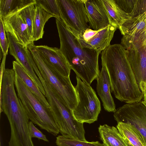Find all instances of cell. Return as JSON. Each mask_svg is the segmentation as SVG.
Here are the masks:
<instances>
[{"label":"cell","mask_w":146,"mask_h":146,"mask_svg":"<svg viewBox=\"0 0 146 146\" xmlns=\"http://www.w3.org/2000/svg\"><path fill=\"white\" fill-rule=\"evenodd\" d=\"M117 29L110 25L98 30L89 28L80 35H74L82 47L102 51L110 45Z\"/></svg>","instance_id":"30bf717a"},{"label":"cell","mask_w":146,"mask_h":146,"mask_svg":"<svg viewBox=\"0 0 146 146\" xmlns=\"http://www.w3.org/2000/svg\"><path fill=\"white\" fill-rule=\"evenodd\" d=\"M35 14L33 25V41L42 38L44 25L48 19L54 16L49 13L39 5L35 3Z\"/></svg>","instance_id":"ffe728a7"},{"label":"cell","mask_w":146,"mask_h":146,"mask_svg":"<svg viewBox=\"0 0 146 146\" xmlns=\"http://www.w3.org/2000/svg\"><path fill=\"white\" fill-rule=\"evenodd\" d=\"M119 7L132 17L146 12V0H115Z\"/></svg>","instance_id":"603a6c76"},{"label":"cell","mask_w":146,"mask_h":146,"mask_svg":"<svg viewBox=\"0 0 146 146\" xmlns=\"http://www.w3.org/2000/svg\"><path fill=\"white\" fill-rule=\"evenodd\" d=\"M14 84L17 96L29 119L54 136L60 133L50 110L46 108L15 73Z\"/></svg>","instance_id":"5b68a950"},{"label":"cell","mask_w":146,"mask_h":146,"mask_svg":"<svg viewBox=\"0 0 146 146\" xmlns=\"http://www.w3.org/2000/svg\"><path fill=\"white\" fill-rule=\"evenodd\" d=\"M2 19L5 32L9 33L18 43L27 47L34 43L26 23L18 13L8 16Z\"/></svg>","instance_id":"4fadbf2b"},{"label":"cell","mask_w":146,"mask_h":146,"mask_svg":"<svg viewBox=\"0 0 146 146\" xmlns=\"http://www.w3.org/2000/svg\"><path fill=\"white\" fill-rule=\"evenodd\" d=\"M34 3L35 0H0V17L3 19Z\"/></svg>","instance_id":"7402d4cb"},{"label":"cell","mask_w":146,"mask_h":146,"mask_svg":"<svg viewBox=\"0 0 146 146\" xmlns=\"http://www.w3.org/2000/svg\"><path fill=\"white\" fill-rule=\"evenodd\" d=\"M28 128L30 136L31 138H36L46 142H49L46 136L37 128L31 121L28 123Z\"/></svg>","instance_id":"83f0119b"},{"label":"cell","mask_w":146,"mask_h":146,"mask_svg":"<svg viewBox=\"0 0 146 146\" xmlns=\"http://www.w3.org/2000/svg\"><path fill=\"white\" fill-rule=\"evenodd\" d=\"M13 67L15 74L21 79L31 92L46 108L49 110L50 107L46 98L21 66L16 60L13 61Z\"/></svg>","instance_id":"e0dca14e"},{"label":"cell","mask_w":146,"mask_h":146,"mask_svg":"<svg viewBox=\"0 0 146 146\" xmlns=\"http://www.w3.org/2000/svg\"><path fill=\"white\" fill-rule=\"evenodd\" d=\"M76 80L77 84L75 88L78 104L72 110L73 115L80 123H93L97 120L101 111L100 102L90 85L77 76Z\"/></svg>","instance_id":"8992f818"},{"label":"cell","mask_w":146,"mask_h":146,"mask_svg":"<svg viewBox=\"0 0 146 146\" xmlns=\"http://www.w3.org/2000/svg\"><path fill=\"white\" fill-rule=\"evenodd\" d=\"M142 101V102L145 105V106H146V102H144V101Z\"/></svg>","instance_id":"4dcf8cb0"},{"label":"cell","mask_w":146,"mask_h":146,"mask_svg":"<svg viewBox=\"0 0 146 146\" xmlns=\"http://www.w3.org/2000/svg\"><path fill=\"white\" fill-rule=\"evenodd\" d=\"M60 40L59 49L76 76L90 85L100 71L98 58L102 51L82 47L60 19L56 18Z\"/></svg>","instance_id":"7a4b0ae2"},{"label":"cell","mask_w":146,"mask_h":146,"mask_svg":"<svg viewBox=\"0 0 146 146\" xmlns=\"http://www.w3.org/2000/svg\"><path fill=\"white\" fill-rule=\"evenodd\" d=\"M119 29L125 50L140 47L146 41V12L127 19Z\"/></svg>","instance_id":"ba28073f"},{"label":"cell","mask_w":146,"mask_h":146,"mask_svg":"<svg viewBox=\"0 0 146 146\" xmlns=\"http://www.w3.org/2000/svg\"><path fill=\"white\" fill-rule=\"evenodd\" d=\"M90 28L98 30L111 25L102 0H84Z\"/></svg>","instance_id":"9a60e30c"},{"label":"cell","mask_w":146,"mask_h":146,"mask_svg":"<svg viewBox=\"0 0 146 146\" xmlns=\"http://www.w3.org/2000/svg\"><path fill=\"white\" fill-rule=\"evenodd\" d=\"M114 119L133 125L139 131L146 143V106L142 101L126 104L116 110Z\"/></svg>","instance_id":"9c48e42d"},{"label":"cell","mask_w":146,"mask_h":146,"mask_svg":"<svg viewBox=\"0 0 146 146\" xmlns=\"http://www.w3.org/2000/svg\"><path fill=\"white\" fill-rule=\"evenodd\" d=\"M100 138L105 146H127L117 128L107 124L98 128Z\"/></svg>","instance_id":"ac0fdd59"},{"label":"cell","mask_w":146,"mask_h":146,"mask_svg":"<svg viewBox=\"0 0 146 146\" xmlns=\"http://www.w3.org/2000/svg\"><path fill=\"white\" fill-rule=\"evenodd\" d=\"M37 4L55 18L60 19V14L57 0H35Z\"/></svg>","instance_id":"484cf974"},{"label":"cell","mask_w":146,"mask_h":146,"mask_svg":"<svg viewBox=\"0 0 146 146\" xmlns=\"http://www.w3.org/2000/svg\"><path fill=\"white\" fill-rule=\"evenodd\" d=\"M102 1L108 15L111 25L119 29L127 19L131 18L119 7L115 0Z\"/></svg>","instance_id":"d6986e66"},{"label":"cell","mask_w":146,"mask_h":146,"mask_svg":"<svg viewBox=\"0 0 146 146\" xmlns=\"http://www.w3.org/2000/svg\"><path fill=\"white\" fill-rule=\"evenodd\" d=\"M126 50L137 84L144 94L146 90V41L138 48Z\"/></svg>","instance_id":"7c38bea8"},{"label":"cell","mask_w":146,"mask_h":146,"mask_svg":"<svg viewBox=\"0 0 146 146\" xmlns=\"http://www.w3.org/2000/svg\"><path fill=\"white\" fill-rule=\"evenodd\" d=\"M38 78L44 88L49 109L62 135L69 139L87 141L83 123L76 120L72 110L63 104L51 86L40 75Z\"/></svg>","instance_id":"3957f363"},{"label":"cell","mask_w":146,"mask_h":146,"mask_svg":"<svg viewBox=\"0 0 146 146\" xmlns=\"http://www.w3.org/2000/svg\"><path fill=\"white\" fill-rule=\"evenodd\" d=\"M6 35L9 42L10 54L23 68L45 96L46 93L42 84L35 73L30 62L28 47L18 43L9 33H6Z\"/></svg>","instance_id":"8fae6325"},{"label":"cell","mask_w":146,"mask_h":146,"mask_svg":"<svg viewBox=\"0 0 146 146\" xmlns=\"http://www.w3.org/2000/svg\"><path fill=\"white\" fill-rule=\"evenodd\" d=\"M101 59L109 76L110 91L115 97L126 104L141 101L144 94L137 84L123 46L110 44L101 52Z\"/></svg>","instance_id":"6da1fadb"},{"label":"cell","mask_w":146,"mask_h":146,"mask_svg":"<svg viewBox=\"0 0 146 146\" xmlns=\"http://www.w3.org/2000/svg\"><path fill=\"white\" fill-rule=\"evenodd\" d=\"M102 65V68L96 80V90L101 99L104 109L109 112H114L115 106L110 92L109 76L106 67Z\"/></svg>","instance_id":"2e32d148"},{"label":"cell","mask_w":146,"mask_h":146,"mask_svg":"<svg viewBox=\"0 0 146 146\" xmlns=\"http://www.w3.org/2000/svg\"><path fill=\"white\" fill-rule=\"evenodd\" d=\"M27 47L44 80L51 86L61 102L73 110L77 106L78 100L75 87L70 77L63 76L48 64L41 56L34 43Z\"/></svg>","instance_id":"277c9868"},{"label":"cell","mask_w":146,"mask_h":146,"mask_svg":"<svg viewBox=\"0 0 146 146\" xmlns=\"http://www.w3.org/2000/svg\"><path fill=\"white\" fill-rule=\"evenodd\" d=\"M84 0H57L60 19L74 35L90 28Z\"/></svg>","instance_id":"52a82bcc"},{"label":"cell","mask_w":146,"mask_h":146,"mask_svg":"<svg viewBox=\"0 0 146 146\" xmlns=\"http://www.w3.org/2000/svg\"><path fill=\"white\" fill-rule=\"evenodd\" d=\"M5 32L3 19L0 17V49L2 51L3 55H7L9 48V44Z\"/></svg>","instance_id":"4316f807"},{"label":"cell","mask_w":146,"mask_h":146,"mask_svg":"<svg viewBox=\"0 0 146 146\" xmlns=\"http://www.w3.org/2000/svg\"><path fill=\"white\" fill-rule=\"evenodd\" d=\"M123 138L125 143L127 146H133L126 138L124 137Z\"/></svg>","instance_id":"f1b7e54d"},{"label":"cell","mask_w":146,"mask_h":146,"mask_svg":"<svg viewBox=\"0 0 146 146\" xmlns=\"http://www.w3.org/2000/svg\"><path fill=\"white\" fill-rule=\"evenodd\" d=\"M35 46L48 64L63 76L70 77L71 69L59 48L46 45H35Z\"/></svg>","instance_id":"5bb4252c"},{"label":"cell","mask_w":146,"mask_h":146,"mask_svg":"<svg viewBox=\"0 0 146 146\" xmlns=\"http://www.w3.org/2000/svg\"><path fill=\"white\" fill-rule=\"evenodd\" d=\"M116 127L122 136L126 138L133 146H146L144 138L133 125L119 122L117 123Z\"/></svg>","instance_id":"44dd1931"},{"label":"cell","mask_w":146,"mask_h":146,"mask_svg":"<svg viewBox=\"0 0 146 146\" xmlns=\"http://www.w3.org/2000/svg\"><path fill=\"white\" fill-rule=\"evenodd\" d=\"M55 143L57 146H105L98 141H84L68 138L62 135L56 137Z\"/></svg>","instance_id":"cb8c5ba5"},{"label":"cell","mask_w":146,"mask_h":146,"mask_svg":"<svg viewBox=\"0 0 146 146\" xmlns=\"http://www.w3.org/2000/svg\"><path fill=\"white\" fill-rule=\"evenodd\" d=\"M143 101L146 102V90L145 93L144 94Z\"/></svg>","instance_id":"f546056e"},{"label":"cell","mask_w":146,"mask_h":146,"mask_svg":"<svg viewBox=\"0 0 146 146\" xmlns=\"http://www.w3.org/2000/svg\"><path fill=\"white\" fill-rule=\"evenodd\" d=\"M35 3L31 4L18 12L26 23L30 36L33 41V25L35 14Z\"/></svg>","instance_id":"d4e9b609"}]
</instances>
